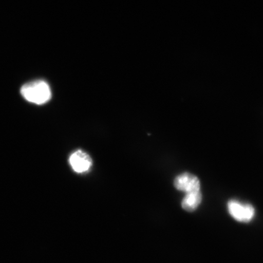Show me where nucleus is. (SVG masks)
<instances>
[{"label":"nucleus","mask_w":263,"mask_h":263,"mask_svg":"<svg viewBox=\"0 0 263 263\" xmlns=\"http://www.w3.org/2000/svg\"><path fill=\"white\" fill-rule=\"evenodd\" d=\"M21 92L26 101L38 105L47 103L51 98L50 87L42 80L28 82L23 85Z\"/></svg>","instance_id":"obj_1"},{"label":"nucleus","mask_w":263,"mask_h":263,"mask_svg":"<svg viewBox=\"0 0 263 263\" xmlns=\"http://www.w3.org/2000/svg\"><path fill=\"white\" fill-rule=\"evenodd\" d=\"M228 210L230 215L236 221L249 222L252 221L255 215V209L251 205L242 203L237 200H230Z\"/></svg>","instance_id":"obj_2"},{"label":"nucleus","mask_w":263,"mask_h":263,"mask_svg":"<svg viewBox=\"0 0 263 263\" xmlns=\"http://www.w3.org/2000/svg\"><path fill=\"white\" fill-rule=\"evenodd\" d=\"M174 185L176 189L186 194L199 192L200 189L199 179L189 173L180 174L174 180Z\"/></svg>","instance_id":"obj_3"},{"label":"nucleus","mask_w":263,"mask_h":263,"mask_svg":"<svg viewBox=\"0 0 263 263\" xmlns=\"http://www.w3.org/2000/svg\"><path fill=\"white\" fill-rule=\"evenodd\" d=\"M69 163L74 172L79 174L87 172L93 164L90 156L81 150L75 151L71 154Z\"/></svg>","instance_id":"obj_4"},{"label":"nucleus","mask_w":263,"mask_h":263,"mask_svg":"<svg viewBox=\"0 0 263 263\" xmlns=\"http://www.w3.org/2000/svg\"><path fill=\"white\" fill-rule=\"evenodd\" d=\"M202 199V196L200 191L186 193L182 202L183 209L190 212L195 211L201 203Z\"/></svg>","instance_id":"obj_5"}]
</instances>
